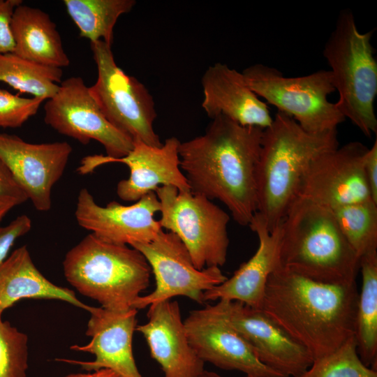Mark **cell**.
<instances>
[{"label":"cell","mask_w":377,"mask_h":377,"mask_svg":"<svg viewBox=\"0 0 377 377\" xmlns=\"http://www.w3.org/2000/svg\"><path fill=\"white\" fill-rule=\"evenodd\" d=\"M24 298L58 300L89 311L75 293L49 281L35 266L26 245L14 250L0 263V317Z\"/></svg>","instance_id":"obj_22"},{"label":"cell","mask_w":377,"mask_h":377,"mask_svg":"<svg viewBox=\"0 0 377 377\" xmlns=\"http://www.w3.org/2000/svg\"><path fill=\"white\" fill-rule=\"evenodd\" d=\"M31 220L25 214L17 216L5 226H0V263L4 260L15 241L31 229Z\"/></svg>","instance_id":"obj_31"},{"label":"cell","mask_w":377,"mask_h":377,"mask_svg":"<svg viewBox=\"0 0 377 377\" xmlns=\"http://www.w3.org/2000/svg\"><path fill=\"white\" fill-rule=\"evenodd\" d=\"M249 226L258 235V249L230 278L205 291V302L239 301L260 309L268 278L277 265L280 229L279 226L273 232H269L256 212Z\"/></svg>","instance_id":"obj_21"},{"label":"cell","mask_w":377,"mask_h":377,"mask_svg":"<svg viewBox=\"0 0 377 377\" xmlns=\"http://www.w3.org/2000/svg\"><path fill=\"white\" fill-rule=\"evenodd\" d=\"M339 147L337 130L311 133L278 112L263 129L257 168V211L267 230L282 222L297 198L302 177L320 154Z\"/></svg>","instance_id":"obj_3"},{"label":"cell","mask_w":377,"mask_h":377,"mask_svg":"<svg viewBox=\"0 0 377 377\" xmlns=\"http://www.w3.org/2000/svg\"><path fill=\"white\" fill-rule=\"evenodd\" d=\"M364 171L372 200L377 204V140L369 148L364 160Z\"/></svg>","instance_id":"obj_34"},{"label":"cell","mask_w":377,"mask_h":377,"mask_svg":"<svg viewBox=\"0 0 377 377\" xmlns=\"http://www.w3.org/2000/svg\"><path fill=\"white\" fill-rule=\"evenodd\" d=\"M91 50L97 79L89 89L104 117L133 142L161 147L153 127L155 103L146 87L117 65L111 45L100 40L91 43Z\"/></svg>","instance_id":"obj_9"},{"label":"cell","mask_w":377,"mask_h":377,"mask_svg":"<svg viewBox=\"0 0 377 377\" xmlns=\"http://www.w3.org/2000/svg\"><path fill=\"white\" fill-rule=\"evenodd\" d=\"M72 151L66 141L31 143L0 133V159L40 212L50 209L52 189L63 175Z\"/></svg>","instance_id":"obj_14"},{"label":"cell","mask_w":377,"mask_h":377,"mask_svg":"<svg viewBox=\"0 0 377 377\" xmlns=\"http://www.w3.org/2000/svg\"><path fill=\"white\" fill-rule=\"evenodd\" d=\"M368 149L354 141L316 156L302 177L297 198L330 209L372 200L364 171Z\"/></svg>","instance_id":"obj_12"},{"label":"cell","mask_w":377,"mask_h":377,"mask_svg":"<svg viewBox=\"0 0 377 377\" xmlns=\"http://www.w3.org/2000/svg\"><path fill=\"white\" fill-rule=\"evenodd\" d=\"M196 377H221V376L214 372H211V371H207L204 370L202 373H200ZM244 377H249V376H246Z\"/></svg>","instance_id":"obj_37"},{"label":"cell","mask_w":377,"mask_h":377,"mask_svg":"<svg viewBox=\"0 0 377 377\" xmlns=\"http://www.w3.org/2000/svg\"><path fill=\"white\" fill-rule=\"evenodd\" d=\"M249 87L258 96L291 117L306 131L337 130L346 119L328 96L335 91L329 70L286 77L275 68L256 64L242 71Z\"/></svg>","instance_id":"obj_7"},{"label":"cell","mask_w":377,"mask_h":377,"mask_svg":"<svg viewBox=\"0 0 377 377\" xmlns=\"http://www.w3.org/2000/svg\"><path fill=\"white\" fill-rule=\"evenodd\" d=\"M64 377H123L118 373L110 369H100L87 373L71 374Z\"/></svg>","instance_id":"obj_35"},{"label":"cell","mask_w":377,"mask_h":377,"mask_svg":"<svg viewBox=\"0 0 377 377\" xmlns=\"http://www.w3.org/2000/svg\"><path fill=\"white\" fill-rule=\"evenodd\" d=\"M145 324L135 330L145 337L151 357L164 377H196L204 371L205 362L190 345L177 302L170 300L149 306Z\"/></svg>","instance_id":"obj_18"},{"label":"cell","mask_w":377,"mask_h":377,"mask_svg":"<svg viewBox=\"0 0 377 377\" xmlns=\"http://www.w3.org/2000/svg\"><path fill=\"white\" fill-rule=\"evenodd\" d=\"M358 297L356 282L322 283L276 265L268 278L260 309L314 360L355 337Z\"/></svg>","instance_id":"obj_2"},{"label":"cell","mask_w":377,"mask_h":377,"mask_svg":"<svg viewBox=\"0 0 377 377\" xmlns=\"http://www.w3.org/2000/svg\"><path fill=\"white\" fill-rule=\"evenodd\" d=\"M201 81L202 107L209 117L223 115L239 125L263 129L272 123L267 105L249 87L242 73L216 63L206 70Z\"/></svg>","instance_id":"obj_20"},{"label":"cell","mask_w":377,"mask_h":377,"mask_svg":"<svg viewBox=\"0 0 377 377\" xmlns=\"http://www.w3.org/2000/svg\"><path fill=\"white\" fill-rule=\"evenodd\" d=\"M160 204L161 228L175 234L198 269L220 267L226 261L230 216L205 196L181 192L172 186L154 191Z\"/></svg>","instance_id":"obj_8"},{"label":"cell","mask_w":377,"mask_h":377,"mask_svg":"<svg viewBox=\"0 0 377 377\" xmlns=\"http://www.w3.org/2000/svg\"><path fill=\"white\" fill-rule=\"evenodd\" d=\"M160 211L155 192H150L131 205L112 201L102 207L87 188L78 194L75 212L77 223L98 237L114 244H145L162 230L154 215Z\"/></svg>","instance_id":"obj_16"},{"label":"cell","mask_w":377,"mask_h":377,"mask_svg":"<svg viewBox=\"0 0 377 377\" xmlns=\"http://www.w3.org/2000/svg\"><path fill=\"white\" fill-rule=\"evenodd\" d=\"M61 68L42 66L15 54H0V82L21 93L49 99L61 82Z\"/></svg>","instance_id":"obj_26"},{"label":"cell","mask_w":377,"mask_h":377,"mask_svg":"<svg viewBox=\"0 0 377 377\" xmlns=\"http://www.w3.org/2000/svg\"><path fill=\"white\" fill-rule=\"evenodd\" d=\"M373 33L360 32L352 12L342 10L323 51L339 94L337 109L368 138L377 133V61L371 43Z\"/></svg>","instance_id":"obj_6"},{"label":"cell","mask_w":377,"mask_h":377,"mask_svg":"<svg viewBox=\"0 0 377 377\" xmlns=\"http://www.w3.org/2000/svg\"><path fill=\"white\" fill-rule=\"evenodd\" d=\"M263 129L244 126L223 115L205 134L181 142L180 168L191 191L216 199L234 220L249 226L257 211L256 174Z\"/></svg>","instance_id":"obj_1"},{"label":"cell","mask_w":377,"mask_h":377,"mask_svg":"<svg viewBox=\"0 0 377 377\" xmlns=\"http://www.w3.org/2000/svg\"><path fill=\"white\" fill-rule=\"evenodd\" d=\"M218 304L228 324L265 366L285 377H297L311 365L309 350L260 309L239 301Z\"/></svg>","instance_id":"obj_13"},{"label":"cell","mask_w":377,"mask_h":377,"mask_svg":"<svg viewBox=\"0 0 377 377\" xmlns=\"http://www.w3.org/2000/svg\"><path fill=\"white\" fill-rule=\"evenodd\" d=\"M279 229L277 266L322 283L356 282L360 258L331 209L297 198Z\"/></svg>","instance_id":"obj_4"},{"label":"cell","mask_w":377,"mask_h":377,"mask_svg":"<svg viewBox=\"0 0 377 377\" xmlns=\"http://www.w3.org/2000/svg\"><path fill=\"white\" fill-rule=\"evenodd\" d=\"M67 13L90 42L103 40L111 45L113 30L119 17L130 12L134 0H64Z\"/></svg>","instance_id":"obj_25"},{"label":"cell","mask_w":377,"mask_h":377,"mask_svg":"<svg viewBox=\"0 0 377 377\" xmlns=\"http://www.w3.org/2000/svg\"><path fill=\"white\" fill-rule=\"evenodd\" d=\"M0 199H13L20 204L28 198L17 183L8 168L0 159Z\"/></svg>","instance_id":"obj_33"},{"label":"cell","mask_w":377,"mask_h":377,"mask_svg":"<svg viewBox=\"0 0 377 377\" xmlns=\"http://www.w3.org/2000/svg\"><path fill=\"white\" fill-rule=\"evenodd\" d=\"M297 377H377V372L360 360L354 337L334 352L314 359Z\"/></svg>","instance_id":"obj_28"},{"label":"cell","mask_w":377,"mask_h":377,"mask_svg":"<svg viewBox=\"0 0 377 377\" xmlns=\"http://www.w3.org/2000/svg\"><path fill=\"white\" fill-rule=\"evenodd\" d=\"M21 4V0H0V54L14 52L12 18L15 9Z\"/></svg>","instance_id":"obj_32"},{"label":"cell","mask_w":377,"mask_h":377,"mask_svg":"<svg viewBox=\"0 0 377 377\" xmlns=\"http://www.w3.org/2000/svg\"><path fill=\"white\" fill-rule=\"evenodd\" d=\"M45 99L24 98L0 88V127L18 128L35 115Z\"/></svg>","instance_id":"obj_30"},{"label":"cell","mask_w":377,"mask_h":377,"mask_svg":"<svg viewBox=\"0 0 377 377\" xmlns=\"http://www.w3.org/2000/svg\"><path fill=\"white\" fill-rule=\"evenodd\" d=\"M131 247L144 256L156 281L154 290L140 296L133 304V309H144L177 296L203 304L204 293L227 279L219 267L196 269L187 249L172 232L162 229L151 242Z\"/></svg>","instance_id":"obj_10"},{"label":"cell","mask_w":377,"mask_h":377,"mask_svg":"<svg viewBox=\"0 0 377 377\" xmlns=\"http://www.w3.org/2000/svg\"><path fill=\"white\" fill-rule=\"evenodd\" d=\"M180 143L175 137L166 139L161 147L134 142L132 150L124 157L113 159L105 155V164L121 163L130 170L128 178L117 184L118 197L124 201L136 202L161 186H175L181 192L190 191L180 168Z\"/></svg>","instance_id":"obj_19"},{"label":"cell","mask_w":377,"mask_h":377,"mask_svg":"<svg viewBox=\"0 0 377 377\" xmlns=\"http://www.w3.org/2000/svg\"><path fill=\"white\" fill-rule=\"evenodd\" d=\"M90 318L86 334L91 337L85 345H73L75 351L94 355L92 361L59 359L91 371L110 369L123 377H142L138 371L133 353V337L135 330L138 310L112 311L101 306H91Z\"/></svg>","instance_id":"obj_17"},{"label":"cell","mask_w":377,"mask_h":377,"mask_svg":"<svg viewBox=\"0 0 377 377\" xmlns=\"http://www.w3.org/2000/svg\"><path fill=\"white\" fill-rule=\"evenodd\" d=\"M184 324L190 345L204 362L249 377H285L257 359L228 324L218 303L191 311Z\"/></svg>","instance_id":"obj_15"},{"label":"cell","mask_w":377,"mask_h":377,"mask_svg":"<svg viewBox=\"0 0 377 377\" xmlns=\"http://www.w3.org/2000/svg\"><path fill=\"white\" fill-rule=\"evenodd\" d=\"M20 205L18 201L13 199H0V223L13 207Z\"/></svg>","instance_id":"obj_36"},{"label":"cell","mask_w":377,"mask_h":377,"mask_svg":"<svg viewBox=\"0 0 377 377\" xmlns=\"http://www.w3.org/2000/svg\"><path fill=\"white\" fill-rule=\"evenodd\" d=\"M11 26L13 53L45 66L62 68L70 64L57 26L47 13L21 4L14 10Z\"/></svg>","instance_id":"obj_23"},{"label":"cell","mask_w":377,"mask_h":377,"mask_svg":"<svg viewBox=\"0 0 377 377\" xmlns=\"http://www.w3.org/2000/svg\"><path fill=\"white\" fill-rule=\"evenodd\" d=\"M64 276L80 294L112 311L132 308L149 285L151 268L133 247L88 234L66 254Z\"/></svg>","instance_id":"obj_5"},{"label":"cell","mask_w":377,"mask_h":377,"mask_svg":"<svg viewBox=\"0 0 377 377\" xmlns=\"http://www.w3.org/2000/svg\"><path fill=\"white\" fill-rule=\"evenodd\" d=\"M28 337L0 317V377H26Z\"/></svg>","instance_id":"obj_29"},{"label":"cell","mask_w":377,"mask_h":377,"mask_svg":"<svg viewBox=\"0 0 377 377\" xmlns=\"http://www.w3.org/2000/svg\"><path fill=\"white\" fill-rule=\"evenodd\" d=\"M362 287L356 314L357 354L364 365L377 367V250L360 258Z\"/></svg>","instance_id":"obj_24"},{"label":"cell","mask_w":377,"mask_h":377,"mask_svg":"<svg viewBox=\"0 0 377 377\" xmlns=\"http://www.w3.org/2000/svg\"><path fill=\"white\" fill-rule=\"evenodd\" d=\"M44 111L45 123L59 133L82 145L96 140L113 159L126 156L133 148V140L104 117L81 77L62 81L45 103Z\"/></svg>","instance_id":"obj_11"},{"label":"cell","mask_w":377,"mask_h":377,"mask_svg":"<svg viewBox=\"0 0 377 377\" xmlns=\"http://www.w3.org/2000/svg\"><path fill=\"white\" fill-rule=\"evenodd\" d=\"M331 210L341 231L359 258L377 250V204L367 200Z\"/></svg>","instance_id":"obj_27"}]
</instances>
